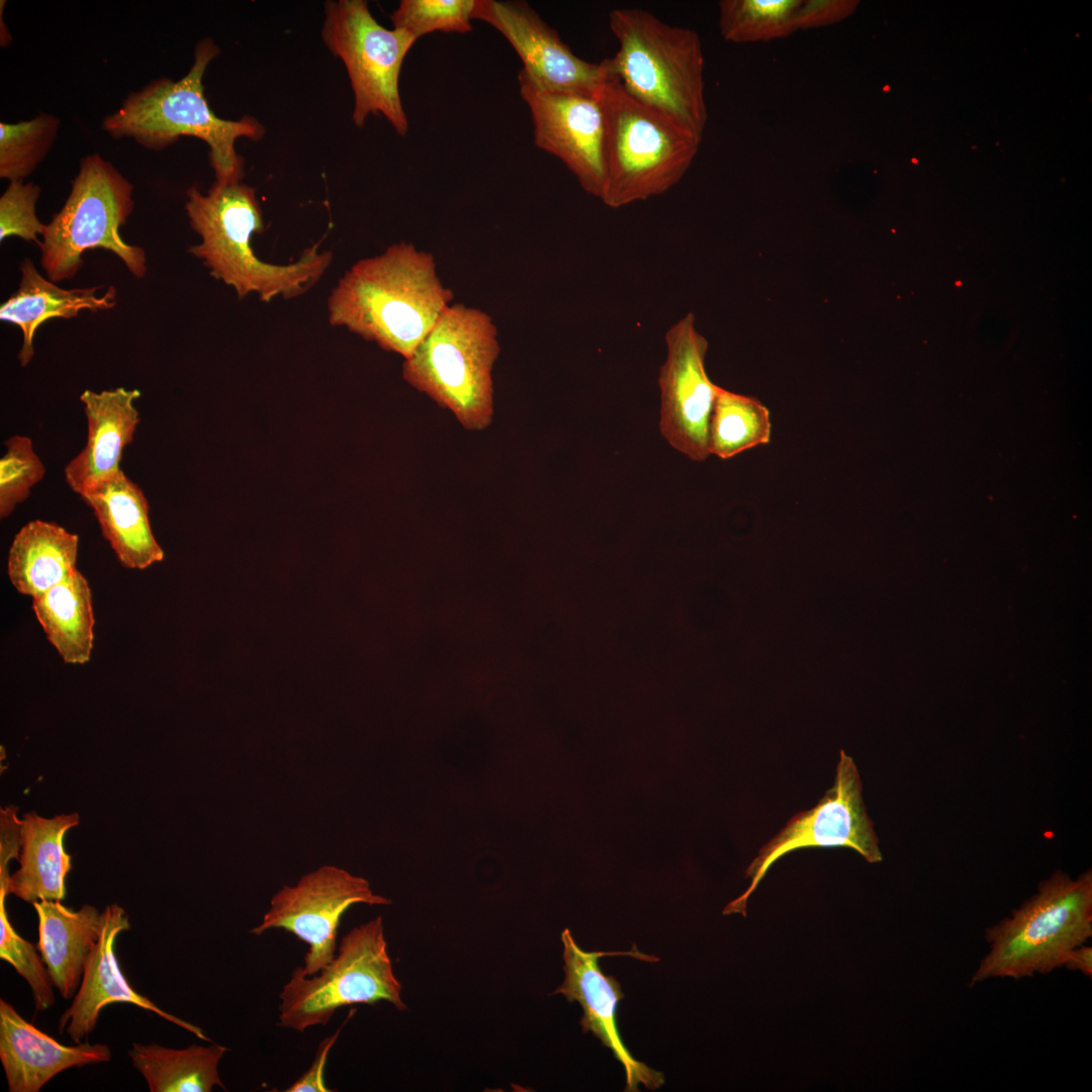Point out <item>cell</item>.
I'll return each instance as SVG.
<instances>
[{
	"mask_svg": "<svg viewBox=\"0 0 1092 1092\" xmlns=\"http://www.w3.org/2000/svg\"><path fill=\"white\" fill-rule=\"evenodd\" d=\"M453 297L433 255L400 242L346 271L329 296V322L405 359Z\"/></svg>",
	"mask_w": 1092,
	"mask_h": 1092,
	"instance_id": "cell-1",
	"label": "cell"
},
{
	"mask_svg": "<svg viewBox=\"0 0 1092 1092\" xmlns=\"http://www.w3.org/2000/svg\"><path fill=\"white\" fill-rule=\"evenodd\" d=\"M185 209L190 226L201 239L189 252L213 278L233 287L239 298L257 293L269 302L278 296H299L331 265V252H320L316 246L305 249L296 262L287 265L260 260L251 239L264 230L262 210L255 189L241 182L214 181L207 194L193 186L187 190Z\"/></svg>",
	"mask_w": 1092,
	"mask_h": 1092,
	"instance_id": "cell-2",
	"label": "cell"
},
{
	"mask_svg": "<svg viewBox=\"0 0 1092 1092\" xmlns=\"http://www.w3.org/2000/svg\"><path fill=\"white\" fill-rule=\"evenodd\" d=\"M218 54L213 40L203 38L196 44L193 65L184 77L178 81L159 78L131 92L103 119V129L114 139H133L151 151H162L184 135L200 139L208 145L215 182H241L244 164L236 152V140L259 141L265 128L252 116L223 119L209 107L202 81Z\"/></svg>",
	"mask_w": 1092,
	"mask_h": 1092,
	"instance_id": "cell-3",
	"label": "cell"
},
{
	"mask_svg": "<svg viewBox=\"0 0 1092 1092\" xmlns=\"http://www.w3.org/2000/svg\"><path fill=\"white\" fill-rule=\"evenodd\" d=\"M609 24L619 50L602 61L608 73L633 98L702 141L708 114L698 33L636 8L612 10Z\"/></svg>",
	"mask_w": 1092,
	"mask_h": 1092,
	"instance_id": "cell-4",
	"label": "cell"
},
{
	"mask_svg": "<svg viewBox=\"0 0 1092 1092\" xmlns=\"http://www.w3.org/2000/svg\"><path fill=\"white\" fill-rule=\"evenodd\" d=\"M596 97L605 125L606 182L601 200L619 208L663 194L678 183L701 141L633 98L609 73Z\"/></svg>",
	"mask_w": 1092,
	"mask_h": 1092,
	"instance_id": "cell-5",
	"label": "cell"
},
{
	"mask_svg": "<svg viewBox=\"0 0 1092 1092\" xmlns=\"http://www.w3.org/2000/svg\"><path fill=\"white\" fill-rule=\"evenodd\" d=\"M1092 936V871L1073 879L1058 871L1010 916L985 930L990 947L970 985L1019 980L1062 968L1068 952Z\"/></svg>",
	"mask_w": 1092,
	"mask_h": 1092,
	"instance_id": "cell-6",
	"label": "cell"
},
{
	"mask_svg": "<svg viewBox=\"0 0 1092 1092\" xmlns=\"http://www.w3.org/2000/svg\"><path fill=\"white\" fill-rule=\"evenodd\" d=\"M500 352L491 316L463 303L450 304L402 364L403 379L469 431L493 418V365Z\"/></svg>",
	"mask_w": 1092,
	"mask_h": 1092,
	"instance_id": "cell-7",
	"label": "cell"
},
{
	"mask_svg": "<svg viewBox=\"0 0 1092 1092\" xmlns=\"http://www.w3.org/2000/svg\"><path fill=\"white\" fill-rule=\"evenodd\" d=\"M133 185L107 160L92 154L81 160L63 207L46 223L40 265L55 282L70 280L89 250L113 253L138 279L147 273L145 250L126 243L119 230L134 206Z\"/></svg>",
	"mask_w": 1092,
	"mask_h": 1092,
	"instance_id": "cell-8",
	"label": "cell"
},
{
	"mask_svg": "<svg viewBox=\"0 0 1092 1092\" xmlns=\"http://www.w3.org/2000/svg\"><path fill=\"white\" fill-rule=\"evenodd\" d=\"M279 998L277 1025L299 1032L327 1025L338 1009L353 1004L385 1001L405 1010L382 918L352 928L342 937L333 961L317 974L307 976L295 967Z\"/></svg>",
	"mask_w": 1092,
	"mask_h": 1092,
	"instance_id": "cell-9",
	"label": "cell"
},
{
	"mask_svg": "<svg viewBox=\"0 0 1092 1092\" xmlns=\"http://www.w3.org/2000/svg\"><path fill=\"white\" fill-rule=\"evenodd\" d=\"M322 37L347 70L354 94L352 119L361 127L369 114L384 116L405 135L408 121L398 80L403 60L418 39L403 29H387L372 16L367 1H327Z\"/></svg>",
	"mask_w": 1092,
	"mask_h": 1092,
	"instance_id": "cell-10",
	"label": "cell"
},
{
	"mask_svg": "<svg viewBox=\"0 0 1092 1092\" xmlns=\"http://www.w3.org/2000/svg\"><path fill=\"white\" fill-rule=\"evenodd\" d=\"M862 787L853 759L843 749L833 786L817 805L794 815L787 825L758 851L745 871L751 879L747 890L731 901L724 915L741 913L746 916L747 900L764 878L768 869L783 855L807 847H848L868 862L883 859L873 821L868 816Z\"/></svg>",
	"mask_w": 1092,
	"mask_h": 1092,
	"instance_id": "cell-11",
	"label": "cell"
},
{
	"mask_svg": "<svg viewBox=\"0 0 1092 1092\" xmlns=\"http://www.w3.org/2000/svg\"><path fill=\"white\" fill-rule=\"evenodd\" d=\"M390 900L373 893L370 883L348 871L326 864L283 886L270 900L262 921L250 933L262 935L283 929L308 945L301 972L317 974L336 956L342 916L356 904L386 905Z\"/></svg>",
	"mask_w": 1092,
	"mask_h": 1092,
	"instance_id": "cell-12",
	"label": "cell"
},
{
	"mask_svg": "<svg viewBox=\"0 0 1092 1092\" xmlns=\"http://www.w3.org/2000/svg\"><path fill=\"white\" fill-rule=\"evenodd\" d=\"M667 357L660 368V422L662 436L694 461L709 455V423L720 386L705 368L708 342L688 313L665 334Z\"/></svg>",
	"mask_w": 1092,
	"mask_h": 1092,
	"instance_id": "cell-13",
	"label": "cell"
},
{
	"mask_svg": "<svg viewBox=\"0 0 1092 1092\" xmlns=\"http://www.w3.org/2000/svg\"><path fill=\"white\" fill-rule=\"evenodd\" d=\"M518 81L531 113L535 145L560 159L580 187L601 199L606 182L605 125L597 97L547 90L524 70Z\"/></svg>",
	"mask_w": 1092,
	"mask_h": 1092,
	"instance_id": "cell-14",
	"label": "cell"
},
{
	"mask_svg": "<svg viewBox=\"0 0 1092 1092\" xmlns=\"http://www.w3.org/2000/svg\"><path fill=\"white\" fill-rule=\"evenodd\" d=\"M472 19L498 30L521 58L522 70L547 90L596 96L608 76L603 62L576 57L526 1L476 0Z\"/></svg>",
	"mask_w": 1092,
	"mask_h": 1092,
	"instance_id": "cell-15",
	"label": "cell"
},
{
	"mask_svg": "<svg viewBox=\"0 0 1092 1092\" xmlns=\"http://www.w3.org/2000/svg\"><path fill=\"white\" fill-rule=\"evenodd\" d=\"M561 941L564 980L552 994H562L568 1002L580 1004L582 1031H590L621 1063L625 1072V1091H639L640 1084L649 1090L660 1088L664 1084V1075L636 1060L620 1035L617 1010L625 995L618 980L606 975L599 964L605 956H629L651 963L657 962L658 958L640 952L635 944L628 951H586L577 945L568 928L562 931Z\"/></svg>",
	"mask_w": 1092,
	"mask_h": 1092,
	"instance_id": "cell-16",
	"label": "cell"
},
{
	"mask_svg": "<svg viewBox=\"0 0 1092 1092\" xmlns=\"http://www.w3.org/2000/svg\"><path fill=\"white\" fill-rule=\"evenodd\" d=\"M129 928L128 916L119 905L110 904L102 911L99 941L85 964L81 984L70 1007L60 1017V1034L66 1032L74 1042L80 1043L94 1030L100 1011L110 1003L119 1002L152 1011L198 1038L210 1041L200 1027L164 1011L129 985L114 952L118 934Z\"/></svg>",
	"mask_w": 1092,
	"mask_h": 1092,
	"instance_id": "cell-17",
	"label": "cell"
},
{
	"mask_svg": "<svg viewBox=\"0 0 1092 1092\" xmlns=\"http://www.w3.org/2000/svg\"><path fill=\"white\" fill-rule=\"evenodd\" d=\"M110 1059L111 1050L106 1044H61L27 1022L10 1003L0 1000V1060L10 1092H38L66 1069Z\"/></svg>",
	"mask_w": 1092,
	"mask_h": 1092,
	"instance_id": "cell-18",
	"label": "cell"
},
{
	"mask_svg": "<svg viewBox=\"0 0 1092 1092\" xmlns=\"http://www.w3.org/2000/svg\"><path fill=\"white\" fill-rule=\"evenodd\" d=\"M140 397V390L124 387L100 392L87 389L81 393L87 441L65 467L68 486L80 496L121 470L122 452L132 442L140 423L134 405Z\"/></svg>",
	"mask_w": 1092,
	"mask_h": 1092,
	"instance_id": "cell-19",
	"label": "cell"
},
{
	"mask_svg": "<svg viewBox=\"0 0 1092 1092\" xmlns=\"http://www.w3.org/2000/svg\"><path fill=\"white\" fill-rule=\"evenodd\" d=\"M92 510L117 560L129 569H146L164 559L143 489L122 470L81 495Z\"/></svg>",
	"mask_w": 1092,
	"mask_h": 1092,
	"instance_id": "cell-20",
	"label": "cell"
},
{
	"mask_svg": "<svg viewBox=\"0 0 1092 1092\" xmlns=\"http://www.w3.org/2000/svg\"><path fill=\"white\" fill-rule=\"evenodd\" d=\"M19 271L18 288L1 303L0 320L15 325L22 333L18 353L22 367L28 365L34 355L33 338L43 323L56 317L70 320L83 310L98 312L116 305L114 286H109L101 295L98 291L102 286L62 288L44 278L28 257L20 262Z\"/></svg>",
	"mask_w": 1092,
	"mask_h": 1092,
	"instance_id": "cell-21",
	"label": "cell"
},
{
	"mask_svg": "<svg viewBox=\"0 0 1092 1092\" xmlns=\"http://www.w3.org/2000/svg\"><path fill=\"white\" fill-rule=\"evenodd\" d=\"M38 918V951L54 987L70 999L81 984L85 964L97 945L102 930V912L91 905L79 910L56 900L33 904Z\"/></svg>",
	"mask_w": 1092,
	"mask_h": 1092,
	"instance_id": "cell-22",
	"label": "cell"
},
{
	"mask_svg": "<svg viewBox=\"0 0 1092 1092\" xmlns=\"http://www.w3.org/2000/svg\"><path fill=\"white\" fill-rule=\"evenodd\" d=\"M79 822L76 812L52 818L34 812L23 815L19 869L10 875L9 894L31 904L65 898V879L72 862L64 848V837Z\"/></svg>",
	"mask_w": 1092,
	"mask_h": 1092,
	"instance_id": "cell-23",
	"label": "cell"
},
{
	"mask_svg": "<svg viewBox=\"0 0 1092 1092\" xmlns=\"http://www.w3.org/2000/svg\"><path fill=\"white\" fill-rule=\"evenodd\" d=\"M78 548L79 536L58 524L41 520L27 523L9 549L10 582L32 599L43 595L78 569Z\"/></svg>",
	"mask_w": 1092,
	"mask_h": 1092,
	"instance_id": "cell-24",
	"label": "cell"
},
{
	"mask_svg": "<svg viewBox=\"0 0 1092 1092\" xmlns=\"http://www.w3.org/2000/svg\"><path fill=\"white\" fill-rule=\"evenodd\" d=\"M32 609L65 663L85 664L90 660L95 624L92 595L88 580L78 569L32 599Z\"/></svg>",
	"mask_w": 1092,
	"mask_h": 1092,
	"instance_id": "cell-25",
	"label": "cell"
},
{
	"mask_svg": "<svg viewBox=\"0 0 1092 1092\" xmlns=\"http://www.w3.org/2000/svg\"><path fill=\"white\" fill-rule=\"evenodd\" d=\"M226 1052L217 1043L172 1049L133 1042L128 1056L151 1092H210L214 1086L226 1090L217 1069Z\"/></svg>",
	"mask_w": 1092,
	"mask_h": 1092,
	"instance_id": "cell-26",
	"label": "cell"
},
{
	"mask_svg": "<svg viewBox=\"0 0 1092 1092\" xmlns=\"http://www.w3.org/2000/svg\"><path fill=\"white\" fill-rule=\"evenodd\" d=\"M768 408L757 398L719 388L709 423V452L730 459L770 440Z\"/></svg>",
	"mask_w": 1092,
	"mask_h": 1092,
	"instance_id": "cell-27",
	"label": "cell"
},
{
	"mask_svg": "<svg viewBox=\"0 0 1092 1092\" xmlns=\"http://www.w3.org/2000/svg\"><path fill=\"white\" fill-rule=\"evenodd\" d=\"M802 0H722L719 28L727 41L765 42L787 37L796 28Z\"/></svg>",
	"mask_w": 1092,
	"mask_h": 1092,
	"instance_id": "cell-28",
	"label": "cell"
},
{
	"mask_svg": "<svg viewBox=\"0 0 1092 1092\" xmlns=\"http://www.w3.org/2000/svg\"><path fill=\"white\" fill-rule=\"evenodd\" d=\"M60 123L44 112L16 123L0 122V177L10 182L33 173L51 151Z\"/></svg>",
	"mask_w": 1092,
	"mask_h": 1092,
	"instance_id": "cell-29",
	"label": "cell"
},
{
	"mask_svg": "<svg viewBox=\"0 0 1092 1092\" xmlns=\"http://www.w3.org/2000/svg\"><path fill=\"white\" fill-rule=\"evenodd\" d=\"M476 0H402L390 14L394 28L417 38L434 31L468 32Z\"/></svg>",
	"mask_w": 1092,
	"mask_h": 1092,
	"instance_id": "cell-30",
	"label": "cell"
},
{
	"mask_svg": "<svg viewBox=\"0 0 1092 1092\" xmlns=\"http://www.w3.org/2000/svg\"><path fill=\"white\" fill-rule=\"evenodd\" d=\"M7 894V889L0 888V958L26 980L35 1009L43 1011L55 1003L54 984L37 946L21 937L11 925L5 907Z\"/></svg>",
	"mask_w": 1092,
	"mask_h": 1092,
	"instance_id": "cell-31",
	"label": "cell"
},
{
	"mask_svg": "<svg viewBox=\"0 0 1092 1092\" xmlns=\"http://www.w3.org/2000/svg\"><path fill=\"white\" fill-rule=\"evenodd\" d=\"M5 446L6 452L0 459L1 519L8 518L46 474L30 438L14 435L6 440Z\"/></svg>",
	"mask_w": 1092,
	"mask_h": 1092,
	"instance_id": "cell-32",
	"label": "cell"
},
{
	"mask_svg": "<svg viewBox=\"0 0 1092 1092\" xmlns=\"http://www.w3.org/2000/svg\"><path fill=\"white\" fill-rule=\"evenodd\" d=\"M40 187L23 180L10 181L0 197V242L18 237L39 244L46 223L35 212Z\"/></svg>",
	"mask_w": 1092,
	"mask_h": 1092,
	"instance_id": "cell-33",
	"label": "cell"
},
{
	"mask_svg": "<svg viewBox=\"0 0 1092 1092\" xmlns=\"http://www.w3.org/2000/svg\"><path fill=\"white\" fill-rule=\"evenodd\" d=\"M858 6L856 0H805L796 13V28L824 27L849 17Z\"/></svg>",
	"mask_w": 1092,
	"mask_h": 1092,
	"instance_id": "cell-34",
	"label": "cell"
},
{
	"mask_svg": "<svg viewBox=\"0 0 1092 1092\" xmlns=\"http://www.w3.org/2000/svg\"><path fill=\"white\" fill-rule=\"evenodd\" d=\"M344 1024H342L343 1026ZM340 1026L333 1034L325 1037L320 1043L310 1067L289 1087L285 1092H330L324 1080V1071L330 1051L340 1034Z\"/></svg>",
	"mask_w": 1092,
	"mask_h": 1092,
	"instance_id": "cell-35",
	"label": "cell"
},
{
	"mask_svg": "<svg viewBox=\"0 0 1092 1092\" xmlns=\"http://www.w3.org/2000/svg\"><path fill=\"white\" fill-rule=\"evenodd\" d=\"M1062 968L1069 971L1080 972L1084 976L1092 977V946L1082 943L1071 949L1066 956Z\"/></svg>",
	"mask_w": 1092,
	"mask_h": 1092,
	"instance_id": "cell-36",
	"label": "cell"
}]
</instances>
